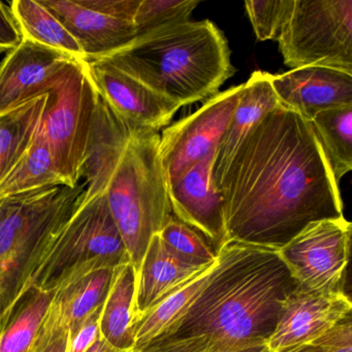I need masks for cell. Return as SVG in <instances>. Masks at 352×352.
I'll return each mask as SVG.
<instances>
[{
  "label": "cell",
  "instance_id": "6da1fadb",
  "mask_svg": "<svg viewBox=\"0 0 352 352\" xmlns=\"http://www.w3.org/2000/svg\"><path fill=\"white\" fill-rule=\"evenodd\" d=\"M216 188L226 242L278 250L311 222L344 217L312 125L280 104L245 138Z\"/></svg>",
  "mask_w": 352,
  "mask_h": 352
},
{
  "label": "cell",
  "instance_id": "7a4b0ae2",
  "mask_svg": "<svg viewBox=\"0 0 352 352\" xmlns=\"http://www.w3.org/2000/svg\"><path fill=\"white\" fill-rule=\"evenodd\" d=\"M217 256L205 289L154 343L201 339L207 352H216L269 341L284 302L298 287L289 270L275 249L234 241L224 243Z\"/></svg>",
  "mask_w": 352,
  "mask_h": 352
},
{
  "label": "cell",
  "instance_id": "3957f363",
  "mask_svg": "<svg viewBox=\"0 0 352 352\" xmlns=\"http://www.w3.org/2000/svg\"><path fill=\"white\" fill-rule=\"evenodd\" d=\"M106 58L181 108L215 96L234 74L228 40L209 20L162 26Z\"/></svg>",
  "mask_w": 352,
  "mask_h": 352
},
{
  "label": "cell",
  "instance_id": "277c9868",
  "mask_svg": "<svg viewBox=\"0 0 352 352\" xmlns=\"http://www.w3.org/2000/svg\"><path fill=\"white\" fill-rule=\"evenodd\" d=\"M85 187H46L0 199V325L30 288Z\"/></svg>",
  "mask_w": 352,
  "mask_h": 352
},
{
  "label": "cell",
  "instance_id": "5b68a950",
  "mask_svg": "<svg viewBox=\"0 0 352 352\" xmlns=\"http://www.w3.org/2000/svg\"><path fill=\"white\" fill-rule=\"evenodd\" d=\"M158 133H133L104 195L137 272L150 241L172 216Z\"/></svg>",
  "mask_w": 352,
  "mask_h": 352
},
{
  "label": "cell",
  "instance_id": "8992f818",
  "mask_svg": "<svg viewBox=\"0 0 352 352\" xmlns=\"http://www.w3.org/2000/svg\"><path fill=\"white\" fill-rule=\"evenodd\" d=\"M129 263V251L102 193L83 199L36 270L30 287L57 292L92 272Z\"/></svg>",
  "mask_w": 352,
  "mask_h": 352
},
{
  "label": "cell",
  "instance_id": "52a82bcc",
  "mask_svg": "<svg viewBox=\"0 0 352 352\" xmlns=\"http://www.w3.org/2000/svg\"><path fill=\"white\" fill-rule=\"evenodd\" d=\"M38 131L69 186L80 184L100 94L86 61L73 60L53 80Z\"/></svg>",
  "mask_w": 352,
  "mask_h": 352
},
{
  "label": "cell",
  "instance_id": "ba28073f",
  "mask_svg": "<svg viewBox=\"0 0 352 352\" xmlns=\"http://www.w3.org/2000/svg\"><path fill=\"white\" fill-rule=\"evenodd\" d=\"M278 44L292 69L325 67L352 74V0H294Z\"/></svg>",
  "mask_w": 352,
  "mask_h": 352
},
{
  "label": "cell",
  "instance_id": "9c48e42d",
  "mask_svg": "<svg viewBox=\"0 0 352 352\" xmlns=\"http://www.w3.org/2000/svg\"><path fill=\"white\" fill-rule=\"evenodd\" d=\"M352 224L345 217L311 222L277 252L298 287L316 292L343 290Z\"/></svg>",
  "mask_w": 352,
  "mask_h": 352
},
{
  "label": "cell",
  "instance_id": "30bf717a",
  "mask_svg": "<svg viewBox=\"0 0 352 352\" xmlns=\"http://www.w3.org/2000/svg\"><path fill=\"white\" fill-rule=\"evenodd\" d=\"M82 49L86 61L110 56L137 38L133 19L141 0H40Z\"/></svg>",
  "mask_w": 352,
  "mask_h": 352
},
{
  "label": "cell",
  "instance_id": "8fae6325",
  "mask_svg": "<svg viewBox=\"0 0 352 352\" xmlns=\"http://www.w3.org/2000/svg\"><path fill=\"white\" fill-rule=\"evenodd\" d=\"M243 91L244 84L218 92L197 112L162 131L160 153L168 185L216 151Z\"/></svg>",
  "mask_w": 352,
  "mask_h": 352
},
{
  "label": "cell",
  "instance_id": "7c38bea8",
  "mask_svg": "<svg viewBox=\"0 0 352 352\" xmlns=\"http://www.w3.org/2000/svg\"><path fill=\"white\" fill-rule=\"evenodd\" d=\"M87 65L100 98L133 133H158L181 108L106 57L88 61Z\"/></svg>",
  "mask_w": 352,
  "mask_h": 352
},
{
  "label": "cell",
  "instance_id": "4fadbf2b",
  "mask_svg": "<svg viewBox=\"0 0 352 352\" xmlns=\"http://www.w3.org/2000/svg\"><path fill=\"white\" fill-rule=\"evenodd\" d=\"M351 300L343 290L316 292L298 286L284 302L267 345L272 352L302 345L351 316Z\"/></svg>",
  "mask_w": 352,
  "mask_h": 352
},
{
  "label": "cell",
  "instance_id": "5bb4252c",
  "mask_svg": "<svg viewBox=\"0 0 352 352\" xmlns=\"http://www.w3.org/2000/svg\"><path fill=\"white\" fill-rule=\"evenodd\" d=\"M216 151L168 185L170 210L177 219L201 234L214 250L226 242L223 199L213 178Z\"/></svg>",
  "mask_w": 352,
  "mask_h": 352
},
{
  "label": "cell",
  "instance_id": "9a60e30c",
  "mask_svg": "<svg viewBox=\"0 0 352 352\" xmlns=\"http://www.w3.org/2000/svg\"><path fill=\"white\" fill-rule=\"evenodd\" d=\"M280 106L310 122L323 111L352 106V74L325 67H305L273 75Z\"/></svg>",
  "mask_w": 352,
  "mask_h": 352
},
{
  "label": "cell",
  "instance_id": "2e32d148",
  "mask_svg": "<svg viewBox=\"0 0 352 352\" xmlns=\"http://www.w3.org/2000/svg\"><path fill=\"white\" fill-rule=\"evenodd\" d=\"M75 59L22 38L0 63V113L40 94Z\"/></svg>",
  "mask_w": 352,
  "mask_h": 352
},
{
  "label": "cell",
  "instance_id": "e0dca14e",
  "mask_svg": "<svg viewBox=\"0 0 352 352\" xmlns=\"http://www.w3.org/2000/svg\"><path fill=\"white\" fill-rule=\"evenodd\" d=\"M131 133L126 124L100 98L92 125L82 178L85 179L84 199L102 195L109 179L126 148Z\"/></svg>",
  "mask_w": 352,
  "mask_h": 352
},
{
  "label": "cell",
  "instance_id": "ac0fdd59",
  "mask_svg": "<svg viewBox=\"0 0 352 352\" xmlns=\"http://www.w3.org/2000/svg\"><path fill=\"white\" fill-rule=\"evenodd\" d=\"M205 267H195L183 261L164 245L160 234H155L150 241L138 271L135 323Z\"/></svg>",
  "mask_w": 352,
  "mask_h": 352
},
{
  "label": "cell",
  "instance_id": "d6986e66",
  "mask_svg": "<svg viewBox=\"0 0 352 352\" xmlns=\"http://www.w3.org/2000/svg\"><path fill=\"white\" fill-rule=\"evenodd\" d=\"M272 74L257 71L244 83L240 102L216 149L213 166L215 186L245 138L269 113L279 106V100L272 86Z\"/></svg>",
  "mask_w": 352,
  "mask_h": 352
},
{
  "label": "cell",
  "instance_id": "ffe728a7",
  "mask_svg": "<svg viewBox=\"0 0 352 352\" xmlns=\"http://www.w3.org/2000/svg\"><path fill=\"white\" fill-rule=\"evenodd\" d=\"M137 275L131 263L115 270L112 286L100 315V336L111 346L123 351L133 350L135 344Z\"/></svg>",
  "mask_w": 352,
  "mask_h": 352
},
{
  "label": "cell",
  "instance_id": "44dd1931",
  "mask_svg": "<svg viewBox=\"0 0 352 352\" xmlns=\"http://www.w3.org/2000/svg\"><path fill=\"white\" fill-rule=\"evenodd\" d=\"M217 263L218 256L215 263L201 270L137 321L133 349H144L150 344L160 341L178 324L205 289Z\"/></svg>",
  "mask_w": 352,
  "mask_h": 352
},
{
  "label": "cell",
  "instance_id": "7402d4cb",
  "mask_svg": "<svg viewBox=\"0 0 352 352\" xmlns=\"http://www.w3.org/2000/svg\"><path fill=\"white\" fill-rule=\"evenodd\" d=\"M49 96L40 94L0 113V182L32 146Z\"/></svg>",
  "mask_w": 352,
  "mask_h": 352
},
{
  "label": "cell",
  "instance_id": "603a6c76",
  "mask_svg": "<svg viewBox=\"0 0 352 352\" xmlns=\"http://www.w3.org/2000/svg\"><path fill=\"white\" fill-rule=\"evenodd\" d=\"M115 270H98L57 290L51 308L67 325L69 338L79 331L94 311L104 307Z\"/></svg>",
  "mask_w": 352,
  "mask_h": 352
},
{
  "label": "cell",
  "instance_id": "cb8c5ba5",
  "mask_svg": "<svg viewBox=\"0 0 352 352\" xmlns=\"http://www.w3.org/2000/svg\"><path fill=\"white\" fill-rule=\"evenodd\" d=\"M56 292L32 286L18 298L0 325V352H30Z\"/></svg>",
  "mask_w": 352,
  "mask_h": 352
},
{
  "label": "cell",
  "instance_id": "d4e9b609",
  "mask_svg": "<svg viewBox=\"0 0 352 352\" xmlns=\"http://www.w3.org/2000/svg\"><path fill=\"white\" fill-rule=\"evenodd\" d=\"M52 186L69 184L59 170L48 142L38 131L30 149L0 182V199Z\"/></svg>",
  "mask_w": 352,
  "mask_h": 352
},
{
  "label": "cell",
  "instance_id": "484cf974",
  "mask_svg": "<svg viewBox=\"0 0 352 352\" xmlns=\"http://www.w3.org/2000/svg\"><path fill=\"white\" fill-rule=\"evenodd\" d=\"M10 8L22 38L63 53L75 60L86 61L77 41L40 0H14Z\"/></svg>",
  "mask_w": 352,
  "mask_h": 352
},
{
  "label": "cell",
  "instance_id": "4316f807",
  "mask_svg": "<svg viewBox=\"0 0 352 352\" xmlns=\"http://www.w3.org/2000/svg\"><path fill=\"white\" fill-rule=\"evenodd\" d=\"M310 123L339 184L352 170V106L323 111Z\"/></svg>",
  "mask_w": 352,
  "mask_h": 352
},
{
  "label": "cell",
  "instance_id": "83f0119b",
  "mask_svg": "<svg viewBox=\"0 0 352 352\" xmlns=\"http://www.w3.org/2000/svg\"><path fill=\"white\" fill-rule=\"evenodd\" d=\"M160 239L177 256L195 267H207L217 261V252L197 230L170 216L162 230Z\"/></svg>",
  "mask_w": 352,
  "mask_h": 352
},
{
  "label": "cell",
  "instance_id": "f1b7e54d",
  "mask_svg": "<svg viewBox=\"0 0 352 352\" xmlns=\"http://www.w3.org/2000/svg\"><path fill=\"white\" fill-rule=\"evenodd\" d=\"M199 0H141L133 24L138 36L168 24L189 21Z\"/></svg>",
  "mask_w": 352,
  "mask_h": 352
},
{
  "label": "cell",
  "instance_id": "f546056e",
  "mask_svg": "<svg viewBox=\"0 0 352 352\" xmlns=\"http://www.w3.org/2000/svg\"><path fill=\"white\" fill-rule=\"evenodd\" d=\"M294 6V0L245 1V8L257 40L278 42L292 15Z\"/></svg>",
  "mask_w": 352,
  "mask_h": 352
},
{
  "label": "cell",
  "instance_id": "4dcf8cb0",
  "mask_svg": "<svg viewBox=\"0 0 352 352\" xmlns=\"http://www.w3.org/2000/svg\"><path fill=\"white\" fill-rule=\"evenodd\" d=\"M284 352H352V316L323 335Z\"/></svg>",
  "mask_w": 352,
  "mask_h": 352
},
{
  "label": "cell",
  "instance_id": "1f68e13d",
  "mask_svg": "<svg viewBox=\"0 0 352 352\" xmlns=\"http://www.w3.org/2000/svg\"><path fill=\"white\" fill-rule=\"evenodd\" d=\"M69 342V329L50 306L30 352H67Z\"/></svg>",
  "mask_w": 352,
  "mask_h": 352
},
{
  "label": "cell",
  "instance_id": "d6a6232c",
  "mask_svg": "<svg viewBox=\"0 0 352 352\" xmlns=\"http://www.w3.org/2000/svg\"><path fill=\"white\" fill-rule=\"evenodd\" d=\"M102 308L94 311L79 331L69 338L67 352H85L100 337V320Z\"/></svg>",
  "mask_w": 352,
  "mask_h": 352
},
{
  "label": "cell",
  "instance_id": "836d02e7",
  "mask_svg": "<svg viewBox=\"0 0 352 352\" xmlns=\"http://www.w3.org/2000/svg\"><path fill=\"white\" fill-rule=\"evenodd\" d=\"M21 41V32L11 8L0 1V52L13 50Z\"/></svg>",
  "mask_w": 352,
  "mask_h": 352
},
{
  "label": "cell",
  "instance_id": "e575fe53",
  "mask_svg": "<svg viewBox=\"0 0 352 352\" xmlns=\"http://www.w3.org/2000/svg\"><path fill=\"white\" fill-rule=\"evenodd\" d=\"M129 352H207V344L201 339L154 343L141 350Z\"/></svg>",
  "mask_w": 352,
  "mask_h": 352
},
{
  "label": "cell",
  "instance_id": "d590c367",
  "mask_svg": "<svg viewBox=\"0 0 352 352\" xmlns=\"http://www.w3.org/2000/svg\"><path fill=\"white\" fill-rule=\"evenodd\" d=\"M216 352H272L267 345V342L263 343L251 344L243 347L230 348V349L219 350Z\"/></svg>",
  "mask_w": 352,
  "mask_h": 352
},
{
  "label": "cell",
  "instance_id": "8d00e7d4",
  "mask_svg": "<svg viewBox=\"0 0 352 352\" xmlns=\"http://www.w3.org/2000/svg\"><path fill=\"white\" fill-rule=\"evenodd\" d=\"M131 351V350H129ZM85 352H129L123 350L117 349V348L111 346L102 336L96 339V341L86 350Z\"/></svg>",
  "mask_w": 352,
  "mask_h": 352
}]
</instances>
